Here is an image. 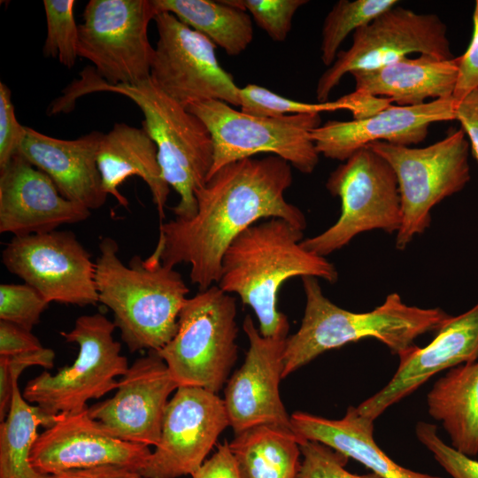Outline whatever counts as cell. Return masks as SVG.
Segmentation results:
<instances>
[{"label":"cell","mask_w":478,"mask_h":478,"mask_svg":"<svg viewBox=\"0 0 478 478\" xmlns=\"http://www.w3.org/2000/svg\"><path fill=\"white\" fill-rule=\"evenodd\" d=\"M31 331L16 324L0 320V356H12L42 348Z\"/></svg>","instance_id":"ab89813d"},{"label":"cell","mask_w":478,"mask_h":478,"mask_svg":"<svg viewBox=\"0 0 478 478\" xmlns=\"http://www.w3.org/2000/svg\"><path fill=\"white\" fill-rule=\"evenodd\" d=\"M26 126L16 117L11 89L0 82V169L17 155Z\"/></svg>","instance_id":"74e56055"},{"label":"cell","mask_w":478,"mask_h":478,"mask_svg":"<svg viewBox=\"0 0 478 478\" xmlns=\"http://www.w3.org/2000/svg\"><path fill=\"white\" fill-rule=\"evenodd\" d=\"M55 352L42 347L39 350L12 356H0V420L3 421L9 411L12 387L22 372L33 366L50 369L54 366Z\"/></svg>","instance_id":"8d00e7d4"},{"label":"cell","mask_w":478,"mask_h":478,"mask_svg":"<svg viewBox=\"0 0 478 478\" xmlns=\"http://www.w3.org/2000/svg\"><path fill=\"white\" fill-rule=\"evenodd\" d=\"M352 43L340 50L335 62L320 75L316 86L319 103L346 73L381 67L411 53L453 58L447 27L436 14H421L396 5L353 33Z\"/></svg>","instance_id":"7c38bea8"},{"label":"cell","mask_w":478,"mask_h":478,"mask_svg":"<svg viewBox=\"0 0 478 478\" xmlns=\"http://www.w3.org/2000/svg\"><path fill=\"white\" fill-rule=\"evenodd\" d=\"M295 433L304 441L324 443L361 463L382 478H442L405 468L391 459L374 438V420L349 406L343 417L327 419L305 412L290 415Z\"/></svg>","instance_id":"d4e9b609"},{"label":"cell","mask_w":478,"mask_h":478,"mask_svg":"<svg viewBox=\"0 0 478 478\" xmlns=\"http://www.w3.org/2000/svg\"><path fill=\"white\" fill-rule=\"evenodd\" d=\"M229 426L224 401L200 387L180 386L166 407L155 450L139 471L142 478L192 475Z\"/></svg>","instance_id":"9a60e30c"},{"label":"cell","mask_w":478,"mask_h":478,"mask_svg":"<svg viewBox=\"0 0 478 478\" xmlns=\"http://www.w3.org/2000/svg\"><path fill=\"white\" fill-rule=\"evenodd\" d=\"M74 0H44L47 33L42 48L45 57L58 58L72 68L78 56L79 25L76 24Z\"/></svg>","instance_id":"1f68e13d"},{"label":"cell","mask_w":478,"mask_h":478,"mask_svg":"<svg viewBox=\"0 0 478 478\" xmlns=\"http://www.w3.org/2000/svg\"><path fill=\"white\" fill-rule=\"evenodd\" d=\"M302 454L299 478H382L374 472L358 474L345 466L349 458L316 441L306 440L300 444Z\"/></svg>","instance_id":"e575fe53"},{"label":"cell","mask_w":478,"mask_h":478,"mask_svg":"<svg viewBox=\"0 0 478 478\" xmlns=\"http://www.w3.org/2000/svg\"><path fill=\"white\" fill-rule=\"evenodd\" d=\"M397 0H340L324 19L321 29L320 58L326 66L335 60L339 48L348 35L373 21Z\"/></svg>","instance_id":"f546056e"},{"label":"cell","mask_w":478,"mask_h":478,"mask_svg":"<svg viewBox=\"0 0 478 478\" xmlns=\"http://www.w3.org/2000/svg\"><path fill=\"white\" fill-rule=\"evenodd\" d=\"M243 328L249 349L243 365L227 380L224 405L235 435L259 426L294 432L280 395L287 337H265L247 315Z\"/></svg>","instance_id":"2e32d148"},{"label":"cell","mask_w":478,"mask_h":478,"mask_svg":"<svg viewBox=\"0 0 478 478\" xmlns=\"http://www.w3.org/2000/svg\"><path fill=\"white\" fill-rule=\"evenodd\" d=\"M95 262L99 303L113 313L116 328L130 352L158 351L174 336L189 292L181 274L140 256L125 265L112 237L101 238Z\"/></svg>","instance_id":"277c9868"},{"label":"cell","mask_w":478,"mask_h":478,"mask_svg":"<svg viewBox=\"0 0 478 478\" xmlns=\"http://www.w3.org/2000/svg\"><path fill=\"white\" fill-rule=\"evenodd\" d=\"M82 81L79 94L113 92L140 108L142 127L157 146L163 178L179 195L172 211L176 218L192 217L197 210L196 191L207 180L213 164V142L205 124L150 78L133 85H108L96 75H89Z\"/></svg>","instance_id":"5b68a950"},{"label":"cell","mask_w":478,"mask_h":478,"mask_svg":"<svg viewBox=\"0 0 478 478\" xmlns=\"http://www.w3.org/2000/svg\"><path fill=\"white\" fill-rule=\"evenodd\" d=\"M115 328L102 313L78 317L70 331L60 332L67 343L78 345L76 359L55 374L44 371L30 380L24 398L49 414L75 413L87 409L89 400L117 389L115 378L129 366L120 343L113 339Z\"/></svg>","instance_id":"9c48e42d"},{"label":"cell","mask_w":478,"mask_h":478,"mask_svg":"<svg viewBox=\"0 0 478 478\" xmlns=\"http://www.w3.org/2000/svg\"><path fill=\"white\" fill-rule=\"evenodd\" d=\"M456 99L439 98L414 106L389 105L350 121L329 120L312 131L319 154L346 161L375 142L409 146L425 140L431 124L455 120Z\"/></svg>","instance_id":"ffe728a7"},{"label":"cell","mask_w":478,"mask_h":478,"mask_svg":"<svg viewBox=\"0 0 478 478\" xmlns=\"http://www.w3.org/2000/svg\"><path fill=\"white\" fill-rule=\"evenodd\" d=\"M154 21L158 41L150 67L151 81L184 107L220 100L238 107L239 87L220 64L216 45L169 12Z\"/></svg>","instance_id":"4fadbf2b"},{"label":"cell","mask_w":478,"mask_h":478,"mask_svg":"<svg viewBox=\"0 0 478 478\" xmlns=\"http://www.w3.org/2000/svg\"><path fill=\"white\" fill-rule=\"evenodd\" d=\"M427 405L451 446L471 458L478 455V360L449 369L428 391Z\"/></svg>","instance_id":"484cf974"},{"label":"cell","mask_w":478,"mask_h":478,"mask_svg":"<svg viewBox=\"0 0 478 478\" xmlns=\"http://www.w3.org/2000/svg\"><path fill=\"white\" fill-rule=\"evenodd\" d=\"M459 57L441 59L430 55L407 57L381 67L351 72L354 92L388 98L399 106H414L452 96L459 74Z\"/></svg>","instance_id":"603a6c76"},{"label":"cell","mask_w":478,"mask_h":478,"mask_svg":"<svg viewBox=\"0 0 478 478\" xmlns=\"http://www.w3.org/2000/svg\"><path fill=\"white\" fill-rule=\"evenodd\" d=\"M157 14L151 0L89 1L79 25L78 56L108 85L149 79L154 47L148 27Z\"/></svg>","instance_id":"8fae6325"},{"label":"cell","mask_w":478,"mask_h":478,"mask_svg":"<svg viewBox=\"0 0 478 478\" xmlns=\"http://www.w3.org/2000/svg\"><path fill=\"white\" fill-rule=\"evenodd\" d=\"M50 478H142L139 472L120 466H99L71 469L50 475Z\"/></svg>","instance_id":"7bdbcfd3"},{"label":"cell","mask_w":478,"mask_h":478,"mask_svg":"<svg viewBox=\"0 0 478 478\" xmlns=\"http://www.w3.org/2000/svg\"><path fill=\"white\" fill-rule=\"evenodd\" d=\"M240 110L261 118H281L289 115L312 114L339 110H350L341 98L333 102L305 103L284 97L267 88L248 84L239 89Z\"/></svg>","instance_id":"4dcf8cb0"},{"label":"cell","mask_w":478,"mask_h":478,"mask_svg":"<svg viewBox=\"0 0 478 478\" xmlns=\"http://www.w3.org/2000/svg\"><path fill=\"white\" fill-rule=\"evenodd\" d=\"M227 2L249 12L256 24L274 42L287 39L292 19L297 10L307 0H227Z\"/></svg>","instance_id":"836d02e7"},{"label":"cell","mask_w":478,"mask_h":478,"mask_svg":"<svg viewBox=\"0 0 478 478\" xmlns=\"http://www.w3.org/2000/svg\"><path fill=\"white\" fill-rule=\"evenodd\" d=\"M292 181L291 165L274 155L222 166L196 191L192 217L160 223L157 245L147 259L171 268L189 264L190 281L199 290L218 284L226 250L260 220L281 218L305 230L304 212L284 197Z\"/></svg>","instance_id":"6da1fadb"},{"label":"cell","mask_w":478,"mask_h":478,"mask_svg":"<svg viewBox=\"0 0 478 478\" xmlns=\"http://www.w3.org/2000/svg\"><path fill=\"white\" fill-rule=\"evenodd\" d=\"M436 332L428 345H415L398 356L390 381L357 406L362 416L375 420L435 374L478 360V303L458 316H449Z\"/></svg>","instance_id":"d6986e66"},{"label":"cell","mask_w":478,"mask_h":478,"mask_svg":"<svg viewBox=\"0 0 478 478\" xmlns=\"http://www.w3.org/2000/svg\"><path fill=\"white\" fill-rule=\"evenodd\" d=\"M302 283L305 308L298 330L286 340L283 378L329 350L362 339H376L399 356L450 316L441 308L408 305L397 293L370 312H354L330 301L318 278L305 276Z\"/></svg>","instance_id":"3957f363"},{"label":"cell","mask_w":478,"mask_h":478,"mask_svg":"<svg viewBox=\"0 0 478 478\" xmlns=\"http://www.w3.org/2000/svg\"><path fill=\"white\" fill-rule=\"evenodd\" d=\"M235 297L217 284L188 297L173 339L158 354L180 386L218 393L238 356Z\"/></svg>","instance_id":"8992f818"},{"label":"cell","mask_w":478,"mask_h":478,"mask_svg":"<svg viewBox=\"0 0 478 478\" xmlns=\"http://www.w3.org/2000/svg\"><path fill=\"white\" fill-rule=\"evenodd\" d=\"M60 416L31 405L20 392L19 380L14 382L10 408L0 424V478H50L33 467L30 454L38 427L49 428Z\"/></svg>","instance_id":"f1b7e54d"},{"label":"cell","mask_w":478,"mask_h":478,"mask_svg":"<svg viewBox=\"0 0 478 478\" xmlns=\"http://www.w3.org/2000/svg\"><path fill=\"white\" fill-rule=\"evenodd\" d=\"M102 135L92 131L77 139L64 140L26 126L17 154L46 173L65 198L89 211L96 210L108 196L96 160Z\"/></svg>","instance_id":"7402d4cb"},{"label":"cell","mask_w":478,"mask_h":478,"mask_svg":"<svg viewBox=\"0 0 478 478\" xmlns=\"http://www.w3.org/2000/svg\"><path fill=\"white\" fill-rule=\"evenodd\" d=\"M455 120L459 121L466 135L468 136L474 157L478 162V89L468 93L457 101Z\"/></svg>","instance_id":"b9f144b4"},{"label":"cell","mask_w":478,"mask_h":478,"mask_svg":"<svg viewBox=\"0 0 478 478\" xmlns=\"http://www.w3.org/2000/svg\"><path fill=\"white\" fill-rule=\"evenodd\" d=\"M150 454L149 446L111 435L89 416L87 408L61 413L53 425L40 433L32 447L30 462L38 473L48 475L109 465L139 472Z\"/></svg>","instance_id":"ac0fdd59"},{"label":"cell","mask_w":478,"mask_h":478,"mask_svg":"<svg viewBox=\"0 0 478 478\" xmlns=\"http://www.w3.org/2000/svg\"><path fill=\"white\" fill-rule=\"evenodd\" d=\"M48 305L42 295L27 283L0 285V320L31 331Z\"/></svg>","instance_id":"d6a6232c"},{"label":"cell","mask_w":478,"mask_h":478,"mask_svg":"<svg viewBox=\"0 0 478 478\" xmlns=\"http://www.w3.org/2000/svg\"><path fill=\"white\" fill-rule=\"evenodd\" d=\"M157 12H169L203 34L229 56L243 52L253 40L251 15L227 0H151Z\"/></svg>","instance_id":"83f0119b"},{"label":"cell","mask_w":478,"mask_h":478,"mask_svg":"<svg viewBox=\"0 0 478 478\" xmlns=\"http://www.w3.org/2000/svg\"><path fill=\"white\" fill-rule=\"evenodd\" d=\"M415 434L452 478H478V460L445 443L439 436L436 425L420 421L416 424Z\"/></svg>","instance_id":"d590c367"},{"label":"cell","mask_w":478,"mask_h":478,"mask_svg":"<svg viewBox=\"0 0 478 478\" xmlns=\"http://www.w3.org/2000/svg\"><path fill=\"white\" fill-rule=\"evenodd\" d=\"M304 442L294 432L259 425L235 435L229 448L241 478H299Z\"/></svg>","instance_id":"4316f807"},{"label":"cell","mask_w":478,"mask_h":478,"mask_svg":"<svg viewBox=\"0 0 478 478\" xmlns=\"http://www.w3.org/2000/svg\"><path fill=\"white\" fill-rule=\"evenodd\" d=\"M366 147L383 158L397 176L402 222L396 247L403 251L430 226L433 207L470 181L469 143L461 128L424 148L384 142Z\"/></svg>","instance_id":"52a82bcc"},{"label":"cell","mask_w":478,"mask_h":478,"mask_svg":"<svg viewBox=\"0 0 478 478\" xmlns=\"http://www.w3.org/2000/svg\"><path fill=\"white\" fill-rule=\"evenodd\" d=\"M177 388L163 358L149 351L119 380L113 397L88 407V412L113 436L155 447L168 397Z\"/></svg>","instance_id":"e0dca14e"},{"label":"cell","mask_w":478,"mask_h":478,"mask_svg":"<svg viewBox=\"0 0 478 478\" xmlns=\"http://www.w3.org/2000/svg\"><path fill=\"white\" fill-rule=\"evenodd\" d=\"M192 478H241L229 443H219L216 451L191 475Z\"/></svg>","instance_id":"60d3db41"},{"label":"cell","mask_w":478,"mask_h":478,"mask_svg":"<svg viewBox=\"0 0 478 478\" xmlns=\"http://www.w3.org/2000/svg\"><path fill=\"white\" fill-rule=\"evenodd\" d=\"M89 216V209L65 198L46 173L20 155L0 169V233H47Z\"/></svg>","instance_id":"44dd1931"},{"label":"cell","mask_w":478,"mask_h":478,"mask_svg":"<svg viewBox=\"0 0 478 478\" xmlns=\"http://www.w3.org/2000/svg\"><path fill=\"white\" fill-rule=\"evenodd\" d=\"M478 89V0L473 13V35L471 42L459 56V74L453 97L460 101L471 91Z\"/></svg>","instance_id":"f35d334b"},{"label":"cell","mask_w":478,"mask_h":478,"mask_svg":"<svg viewBox=\"0 0 478 478\" xmlns=\"http://www.w3.org/2000/svg\"><path fill=\"white\" fill-rule=\"evenodd\" d=\"M304 230L281 218L258 221L238 235L226 250L218 286L239 296L254 311L265 337H288L289 323L277 309L280 288L296 276L334 283L335 266L302 245Z\"/></svg>","instance_id":"7a4b0ae2"},{"label":"cell","mask_w":478,"mask_h":478,"mask_svg":"<svg viewBox=\"0 0 478 478\" xmlns=\"http://www.w3.org/2000/svg\"><path fill=\"white\" fill-rule=\"evenodd\" d=\"M326 188L340 198L341 213L328 229L302 241L308 251L326 257L361 233L399 230L402 211L397 176L389 164L368 147L339 165L330 173Z\"/></svg>","instance_id":"ba28073f"},{"label":"cell","mask_w":478,"mask_h":478,"mask_svg":"<svg viewBox=\"0 0 478 478\" xmlns=\"http://www.w3.org/2000/svg\"><path fill=\"white\" fill-rule=\"evenodd\" d=\"M96 160L104 192L120 205L127 208L129 204L120 186L128 177L138 176L147 184L160 219L165 217L170 186L163 178L157 146L143 127L115 123L103 134Z\"/></svg>","instance_id":"cb8c5ba5"},{"label":"cell","mask_w":478,"mask_h":478,"mask_svg":"<svg viewBox=\"0 0 478 478\" xmlns=\"http://www.w3.org/2000/svg\"><path fill=\"white\" fill-rule=\"evenodd\" d=\"M2 263L49 304L86 306L99 303L95 263L71 231L12 236L2 251Z\"/></svg>","instance_id":"5bb4252c"},{"label":"cell","mask_w":478,"mask_h":478,"mask_svg":"<svg viewBox=\"0 0 478 478\" xmlns=\"http://www.w3.org/2000/svg\"><path fill=\"white\" fill-rule=\"evenodd\" d=\"M187 109L205 124L212 137L209 176L227 164L258 153L280 157L305 174L312 173L319 163L312 131L321 125L320 114L261 118L220 100L200 101Z\"/></svg>","instance_id":"30bf717a"}]
</instances>
